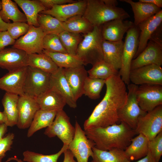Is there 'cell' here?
I'll return each mask as SVG.
<instances>
[{
  "label": "cell",
  "instance_id": "cell-25",
  "mask_svg": "<svg viewBox=\"0 0 162 162\" xmlns=\"http://www.w3.org/2000/svg\"><path fill=\"white\" fill-rule=\"evenodd\" d=\"M120 1L130 5L134 14V24L136 26L162 10L154 5L139 1L134 2L132 0Z\"/></svg>",
  "mask_w": 162,
  "mask_h": 162
},
{
  "label": "cell",
  "instance_id": "cell-19",
  "mask_svg": "<svg viewBox=\"0 0 162 162\" xmlns=\"http://www.w3.org/2000/svg\"><path fill=\"white\" fill-rule=\"evenodd\" d=\"M162 22V10L139 24L140 30L138 49L134 59L144 49L152 36L161 25Z\"/></svg>",
  "mask_w": 162,
  "mask_h": 162
},
{
  "label": "cell",
  "instance_id": "cell-33",
  "mask_svg": "<svg viewBox=\"0 0 162 162\" xmlns=\"http://www.w3.org/2000/svg\"><path fill=\"white\" fill-rule=\"evenodd\" d=\"M42 52L48 55L58 68H69L84 65L76 55L68 53L50 52L44 50Z\"/></svg>",
  "mask_w": 162,
  "mask_h": 162
},
{
  "label": "cell",
  "instance_id": "cell-48",
  "mask_svg": "<svg viewBox=\"0 0 162 162\" xmlns=\"http://www.w3.org/2000/svg\"><path fill=\"white\" fill-rule=\"evenodd\" d=\"M139 1L153 4L160 8L162 7V0H139Z\"/></svg>",
  "mask_w": 162,
  "mask_h": 162
},
{
  "label": "cell",
  "instance_id": "cell-12",
  "mask_svg": "<svg viewBox=\"0 0 162 162\" xmlns=\"http://www.w3.org/2000/svg\"><path fill=\"white\" fill-rule=\"evenodd\" d=\"M139 106L148 112L162 105V85L145 84L138 86L136 91Z\"/></svg>",
  "mask_w": 162,
  "mask_h": 162
},
{
  "label": "cell",
  "instance_id": "cell-6",
  "mask_svg": "<svg viewBox=\"0 0 162 162\" xmlns=\"http://www.w3.org/2000/svg\"><path fill=\"white\" fill-rule=\"evenodd\" d=\"M126 33L124 42L122 65L118 74L128 85L130 82L129 75L131 62L138 47L140 30L138 27L134 25Z\"/></svg>",
  "mask_w": 162,
  "mask_h": 162
},
{
  "label": "cell",
  "instance_id": "cell-18",
  "mask_svg": "<svg viewBox=\"0 0 162 162\" xmlns=\"http://www.w3.org/2000/svg\"><path fill=\"white\" fill-rule=\"evenodd\" d=\"M28 55L21 50L12 47L0 51V67L10 71L28 66Z\"/></svg>",
  "mask_w": 162,
  "mask_h": 162
},
{
  "label": "cell",
  "instance_id": "cell-10",
  "mask_svg": "<svg viewBox=\"0 0 162 162\" xmlns=\"http://www.w3.org/2000/svg\"><path fill=\"white\" fill-rule=\"evenodd\" d=\"M75 132V127L70 123L69 117L62 110L57 112L53 122L47 128L44 134L50 138L57 136L64 144L69 145Z\"/></svg>",
  "mask_w": 162,
  "mask_h": 162
},
{
  "label": "cell",
  "instance_id": "cell-21",
  "mask_svg": "<svg viewBox=\"0 0 162 162\" xmlns=\"http://www.w3.org/2000/svg\"><path fill=\"white\" fill-rule=\"evenodd\" d=\"M134 25L131 21L121 19L107 22L101 26L103 39L113 42L122 40L124 34Z\"/></svg>",
  "mask_w": 162,
  "mask_h": 162
},
{
  "label": "cell",
  "instance_id": "cell-47",
  "mask_svg": "<svg viewBox=\"0 0 162 162\" xmlns=\"http://www.w3.org/2000/svg\"><path fill=\"white\" fill-rule=\"evenodd\" d=\"M128 162H131L128 160ZM136 162H157L148 152L147 154L143 158Z\"/></svg>",
  "mask_w": 162,
  "mask_h": 162
},
{
  "label": "cell",
  "instance_id": "cell-27",
  "mask_svg": "<svg viewBox=\"0 0 162 162\" xmlns=\"http://www.w3.org/2000/svg\"><path fill=\"white\" fill-rule=\"evenodd\" d=\"M14 1L23 10L27 24L39 27L37 19L38 14L46 9L39 0H14Z\"/></svg>",
  "mask_w": 162,
  "mask_h": 162
},
{
  "label": "cell",
  "instance_id": "cell-11",
  "mask_svg": "<svg viewBox=\"0 0 162 162\" xmlns=\"http://www.w3.org/2000/svg\"><path fill=\"white\" fill-rule=\"evenodd\" d=\"M74 127V135L68 145V149L76 158L77 162H88L89 157L92 156V148L95 144L87 138L85 131L76 121Z\"/></svg>",
  "mask_w": 162,
  "mask_h": 162
},
{
  "label": "cell",
  "instance_id": "cell-26",
  "mask_svg": "<svg viewBox=\"0 0 162 162\" xmlns=\"http://www.w3.org/2000/svg\"><path fill=\"white\" fill-rule=\"evenodd\" d=\"M149 141L148 138L142 134L133 138L130 144L124 150L128 160L131 161L145 157L148 152Z\"/></svg>",
  "mask_w": 162,
  "mask_h": 162
},
{
  "label": "cell",
  "instance_id": "cell-29",
  "mask_svg": "<svg viewBox=\"0 0 162 162\" xmlns=\"http://www.w3.org/2000/svg\"><path fill=\"white\" fill-rule=\"evenodd\" d=\"M57 112L40 109L38 110L29 127L27 137H30L37 131L50 126L53 122Z\"/></svg>",
  "mask_w": 162,
  "mask_h": 162
},
{
  "label": "cell",
  "instance_id": "cell-22",
  "mask_svg": "<svg viewBox=\"0 0 162 162\" xmlns=\"http://www.w3.org/2000/svg\"><path fill=\"white\" fill-rule=\"evenodd\" d=\"M40 109L58 111L66 104L65 99L56 89L50 87L45 92L35 98Z\"/></svg>",
  "mask_w": 162,
  "mask_h": 162
},
{
  "label": "cell",
  "instance_id": "cell-4",
  "mask_svg": "<svg viewBox=\"0 0 162 162\" xmlns=\"http://www.w3.org/2000/svg\"><path fill=\"white\" fill-rule=\"evenodd\" d=\"M83 35L76 55L83 61L84 65L90 64L93 66L104 60L101 26H94L92 30Z\"/></svg>",
  "mask_w": 162,
  "mask_h": 162
},
{
  "label": "cell",
  "instance_id": "cell-38",
  "mask_svg": "<svg viewBox=\"0 0 162 162\" xmlns=\"http://www.w3.org/2000/svg\"><path fill=\"white\" fill-rule=\"evenodd\" d=\"M68 145L63 144L57 153L50 155H44L34 152L25 151L23 153V161L27 162H58L60 155L68 148Z\"/></svg>",
  "mask_w": 162,
  "mask_h": 162
},
{
  "label": "cell",
  "instance_id": "cell-43",
  "mask_svg": "<svg viewBox=\"0 0 162 162\" xmlns=\"http://www.w3.org/2000/svg\"><path fill=\"white\" fill-rule=\"evenodd\" d=\"M14 137L13 133H9L0 141V158L2 159L6 153L10 150Z\"/></svg>",
  "mask_w": 162,
  "mask_h": 162
},
{
  "label": "cell",
  "instance_id": "cell-49",
  "mask_svg": "<svg viewBox=\"0 0 162 162\" xmlns=\"http://www.w3.org/2000/svg\"><path fill=\"white\" fill-rule=\"evenodd\" d=\"M2 9V2L0 1V11ZM9 23H6L4 21L0 15V32L7 31Z\"/></svg>",
  "mask_w": 162,
  "mask_h": 162
},
{
  "label": "cell",
  "instance_id": "cell-15",
  "mask_svg": "<svg viewBox=\"0 0 162 162\" xmlns=\"http://www.w3.org/2000/svg\"><path fill=\"white\" fill-rule=\"evenodd\" d=\"M40 109L35 99L27 95L19 96L18 103V118L17 125L20 129L30 126L33 118Z\"/></svg>",
  "mask_w": 162,
  "mask_h": 162
},
{
  "label": "cell",
  "instance_id": "cell-40",
  "mask_svg": "<svg viewBox=\"0 0 162 162\" xmlns=\"http://www.w3.org/2000/svg\"><path fill=\"white\" fill-rule=\"evenodd\" d=\"M44 50L52 52L68 53L63 46L58 34L45 35L43 39Z\"/></svg>",
  "mask_w": 162,
  "mask_h": 162
},
{
  "label": "cell",
  "instance_id": "cell-46",
  "mask_svg": "<svg viewBox=\"0 0 162 162\" xmlns=\"http://www.w3.org/2000/svg\"><path fill=\"white\" fill-rule=\"evenodd\" d=\"M64 153V158L63 162H76L74 159L73 155L68 148Z\"/></svg>",
  "mask_w": 162,
  "mask_h": 162
},
{
  "label": "cell",
  "instance_id": "cell-23",
  "mask_svg": "<svg viewBox=\"0 0 162 162\" xmlns=\"http://www.w3.org/2000/svg\"><path fill=\"white\" fill-rule=\"evenodd\" d=\"M50 87L55 88L61 94L65 99L66 104L70 107H76V101L64 76L63 68H58L55 72L51 74L50 85Z\"/></svg>",
  "mask_w": 162,
  "mask_h": 162
},
{
  "label": "cell",
  "instance_id": "cell-5",
  "mask_svg": "<svg viewBox=\"0 0 162 162\" xmlns=\"http://www.w3.org/2000/svg\"><path fill=\"white\" fill-rule=\"evenodd\" d=\"M162 65V39L161 25L149 40L143 51L132 60L130 70L148 65Z\"/></svg>",
  "mask_w": 162,
  "mask_h": 162
},
{
  "label": "cell",
  "instance_id": "cell-37",
  "mask_svg": "<svg viewBox=\"0 0 162 162\" xmlns=\"http://www.w3.org/2000/svg\"><path fill=\"white\" fill-rule=\"evenodd\" d=\"M58 36L68 53L76 55L78 46L83 39L81 34L64 30L60 33Z\"/></svg>",
  "mask_w": 162,
  "mask_h": 162
},
{
  "label": "cell",
  "instance_id": "cell-34",
  "mask_svg": "<svg viewBox=\"0 0 162 162\" xmlns=\"http://www.w3.org/2000/svg\"><path fill=\"white\" fill-rule=\"evenodd\" d=\"M37 20L40 27L45 34H59L65 30L63 22L52 16L39 13Z\"/></svg>",
  "mask_w": 162,
  "mask_h": 162
},
{
  "label": "cell",
  "instance_id": "cell-7",
  "mask_svg": "<svg viewBox=\"0 0 162 162\" xmlns=\"http://www.w3.org/2000/svg\"><path fill=\"white\" fill-rule=\"evenodd\" d=\"M128 92L124 105L119 109L118 116L119 121L123 122L135 130L138 118L145 115L146 112L138 105L136 96L138 86L133 83L128 85Z\"/></svg>",
  "mask_w": 162,
  "mask_h": 162
},
{
  "label": "cell",
  "instance_id": "cell-42",
  "mask_svg": "<svg viewBox=\"0 0 162 162\" xmlns=\"http://www.w3.org/2000/svg\"><path fill=\"white\" fill-rule=\"evenodd\" d=\"M29 27V25L26 22L9 23L7 31L11 36L16 40L25 35L28 31Z\"/></svg>",
  "mask_w": 162,
  "mask_h": 162
},
{
  "label": "cell",
  "instance_id": "cell-24",
  "mask_svg": "<svg viewBox=\"0 0 162 162\" xmlns=\"http://www.w3.org/2000/svg\"><path fill=\"white\" fill-rule=\"evenodd\" d=\"M123 45L122 40L113 42L103 40L102 42L104 60L118 71L121 67Z\"/></svg>",
  "mask_w": 162,
  "mask_h": 162
},
{
  "label": "cell",
  "instance_id": "cell-51",
  "mask_svg": "<svg viewBox=\"0 0 162 162\" xmlns=\"http://www.w3.org/2000/svg\"><path fill=\"white\" fill-rule=\"evenodd\" d=\"M6 118L4 112L0 111V124H6Z\"/></svg>",
  "mask_w": 162,
  "mask_h": 162
},
{
  "label": "cell",
  "instance_id": "cell-39",
  "mask_svg": "<svg viewBox=\"0 0 162 162\" xmlns=\"http://www.w3.org/2000/svg\"><path fill=\"white\" fill-rule=\"evenodd\" d=\"M105 82V80L91 78L88 76L85 82L83 94L92 99L99 98Z\"/></svg>",
  "mask_w": 162,
  "mask_h": 162
},
{
  "label": "cell",
  "instance_id": "cell-31",
  "mask_svg": "<svg viewBox=\"0 0 162 162\" xmlns=\"http://www.w3.org/2000/svg\"><path fill=\"white\" fill-rule=\"evenodd\" d=\"M92 150L93 153L91 162H128L129 160L124 150L121 149L113 148L104 151L94 146Z\"/></svg>",
  "mask_w": 162,
  "mask_h": 162
},
{
  "label": "cell",
  "instance_id": "cell-28",
  "mask_svg": "<svg viewBox=\"0 0 162 162\" xmlns=\"http://www.w3.org/2000/svg\"><path fill=\"white\" fill-rule=\"evenodd\" d=\"M19 96L6 92L2 100L4 112L6 118V124L12 127L17 125L18 118V103Z\"/></svg>",
  "mask_w": 162,
  "mask_h": 162
},
{
  "label": "cell",
  "instance_id": "cell-9",
  "mask_svg": "<svg viewBox=\"0 0 162 162\" xmlns=\"http://www.w3.org/2000/svg\"><path fill=\"white\" fill-rule=\"evenodd\" d=\"M136 134H142L149 140L162 131V105L138 118L135 130Z\"/></svg>",
  "mask_w": 162,
  "mask_h": 162
},
{
  "label": "cell",
  "instance_id": "cell-8",
  "mask_svg": "<svg viewBox=\"0 0 162 162\" xmlns=\"http://www.w3.org/2000/svg\"><path fill=\"white\" fill-rule=\"evenodd\" d=\"M51 74L28 66L24 82V94L35 98L50 88Z\"/></svg>",
  "mask_w": 162,
  "mask_h": 162
},
{
  "label": "cell",
  "instance_id": "cell-36",
  "mask_svg": "<svg viewBox=\"0 0 162 162\" xmlns=\"http://www.w3.org/2000/svg\"><path fill=\"white\" fill-rule=\"evenodd\" d=\"M88 76L91 78L106 80L118 74V71L104 60L93 65L88 71Z\"/></svg>",
  "mask_w": 162,
  "mask_h": 162
},
{
  "label": "cell",
  "instance_id": "cell-1",
  "mask_svg": "<svg viewBox=\"0 0 162 162\" xmlns=\"http://www.w3.org/2000/svg\"><path fill=\"white\" fill-rule=\"evenodd\" d=\"M106 92L83 124L84 130L105 127L119 122V109L124 104L127 92L125 84L118 74L105 80Z\"/></svg>",
  "mask_w": 162,
  "mask_h": 162
},
{
  "label": "cell",
  "instance_id": "cell-16",
  "mask_svg": "<svg viewBox=\"0 0 162 162\" xmlns=\"http://www.w3.org/2000/svg\"><path fill=\"white\" fill-rule=\"evenodd\" d=\"M27 68L25 67L9 71L0 78V89L19 96L24 94Z\"/></svg>",
  "mask_w": 162,
  "mask_h": 162
},
{
  "label": "cell",
  "instance_id": "cell-20",
  "mask_svg": "<svg viewBox=\"0 0 162 162\" xmlns=\"http://www.w3.org/2000/svg\"><path fill=\"white\" fill-rule=\"evenodd\" d=\"M63 72L74 98L77 101L83 94L85 82L88 76L87 71L84 65H82L63 68Z\"/></svg>",
  "mask_w": 162,
  "mask_h": 162
},
{
  "label": "cell",
  "instance_id": "cell-44",
  "mask_svg": "<svg viewBox=\"0 0 162 162\" xmlns=\"http://www.w3.org/2000/svg\"><path fill=\"white\" fill-rule=\"evenodd\" d=\"M15 41L7 31L0 32V51L7 46L14 45Z\"/></svg>",
  "mask_w": 162,
  "mask_h": 162
},
{
  "label": "cell",
  "instance_id": "cell-32",
  "mask_svg": "<svg viewBox=\"0 0 162 162\" xmlns=\"http://www.w3.org/2000/svg\"><path fill=\"white\" fill-rule=\"evenodd\" d=\"M1 2L0 15L4 21L10 23L9 20H11L13 22H27L25 14L19 10L15 2L11 0H2Z\"/></svg>",
  "mask_w": 162,
  "mask_h": 162
},
{
  "label": "cell",
  "instance_id": "cell-14",
  "mask_svg": "<svg viewBox=\"0 0 162 162\" xmlns=\"http://www.w3.org/2000/svg\"><path fill=\"white\" fill-rule=\"evenodd\" d=\"M129 78L130 82L136 85H162V68L156 64L145 66L130 70Z\"/></svg>",
  "mask_w": 162,
  "mask_h": 162
},
{
  "label": "cell",
  "instance_id": "cell-30",
  "mask_svg": "<svg viewBox=\"0 0 162 162\" xmlns=\"http://www.w3.org/2000/svg\"><path fill=\"white\" fill-rule=\"evenodd\" d=\"M27 64L28 66L51 74L55 72L58 68L51 58L43 52L28 55Z\"/></svg>",
  "mask_w": 162,
  "mask_h": 162
},
{
  "label": "cell",
  "instance_id": "cell-17",
  "mask_svg": "<svg viewBox=\"0 0 162 162\" xmlns=\"http://www.w3.org/2000/svg\"><path fill=\"white\" fill-rule=\"evenodd\" d=\"M87 2V0H81L72 3L56 5L40 13L50 15L61 22H64L73 16H82Z\"/></svg>",
  "mask_w": 162,
  "mask_h": 162
},
{
  "label": "cell",
  "instance_id": "cell-41",
  "mask_svg": "<svg viewBox=\"0 0 162 162\" xmlns=\"http://www.w3.org/2000/svg\"><path fill=\"white\" fill-rule=\"evenodd\" d=\"M148 152L157 162H159L162 155V131L154 139L149 140Z\"/></svg>",
  "mask_w": 162,
  "mask_h": 162
},
{
  "label": "cell",
  "instance_id": "cell-3",
  "mask_svg": "<svg viewBox=\"0 0 162 162\" xmlns=\"http://www.w3.org/2000/svg\"><path fill=\"white\" fill-rule=\"evenodd\" d=\"M83 17L94 26H99L116 19L123 20L130 17L123 8L117 6L116 0H87Z\"/></svg>",
  "mask_w": 162,
  "mask_h": 162
},
{
  "label": "cell",
  "instance_id": "cell-52",
  "mask_svg": "<svg viewBox=\"0 0 162 162\" xmlns=\"http://www.w3.org/2000/svg\"><path fill=\"white\" fill-rule=\"evenodd\" d=\"M11 160H15L17 162H24V161H22L21 159H18L16 156L14 157H12L10 158H9L7 162L8 161H10Z\"/></svg>",
  "mask_w": 162,
  "mask_h": 162
},
{
  "label": "cell",
  "instance_id": "cell-2",
  "mask_svg": "<svg viewBox=\"0 0 162 162\" xmlns=\"http://www.w3.org/2000/svg\"><path fill=\"white\" fill-rule=\"evenodd\" d=\"M84 131L87 138L94 143V147L104 151L113 148L124 150L136 134L134 130L123 122Z\"/></svg>",
  "mask_w": 162,
  "mask_h": 162
},
{
  "label": "cell",
  "instance_id": "cell-35",
  "mask_svg": "<svg viewBox=\"0 0 162 162\" xmlns=\"http://www.w3.org/2000/svg\"><path fill=\"white\" fill-rule=\"evenodd\" d=\"M65 30L77 34H86L93 28L94 26L82 16H73L63 22Z\"/></svg>",
  "mask_w": 162,
  "mask_h": 162
},
{
  "label": "cell",
  "instance_id": "cell-13",
  "mask_svg": "<svg viewBox=\"0 0 162 162\" xmlns=\"http://www.w3.org/2000/svg\"><path fill=\"white\" fill-rule=\"evenodd\" d=\"M45 35L40 27L30 25L28 32L16 40L12 47L23 50L28 55L42 53Z\"/></svg>",
  "mask_w": 162,
  "mask_h": 162
},
{
  "label": "cell",
  "instance_id": "cell-45",
  "mask_svg": "<svg viewBox=\"0 0 162 162\" xmlns=\"http://www.w3.org/2000/svg\"><path fill=\"white\" fill-rule=\"evenodd\" d=\"M46 10L50 9L56 5H62L75 2L74 0H39Z\"/></svg>",
  "mask_w": 162,
  "mask_h": 162
},
{
  "label": "cell",
  "instance_id": "cell-50",
  "mask_svg": "<svg viewBox=\"0 0 162 162\" xmlns=\"http://www.w3.org/2000/svg\"><path fill=\"white\" fill-rule=\"evenodd\" d=\"M8 126L4 123L0 124V141L7 131Z\"/></svg>",
  "mask_w": 162,
  "mask_h": 162
},
{
  "label": "cell",
  "instance_id": "cell-53",
  "mask_svg": "<svg viewBox=\"0 0 162 162\" xmlns=\"http://www.w3.org/2000/svg\"><path fill=\"white\" fill-rule=\"evenodd\" d=\"M2 159L0 158V162H1Z\"/></svg>",
  "mask_w": 162,
  "mask_h": 162
}]
</instances>
